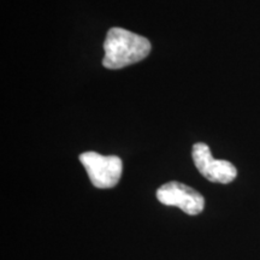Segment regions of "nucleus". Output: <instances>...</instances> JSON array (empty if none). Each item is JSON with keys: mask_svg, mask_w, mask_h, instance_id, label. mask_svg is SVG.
<instances>
[{"mask_svg": "<svg viewBox=\"0 0 260 260\" xmlns=\"http://www.w3.org/2000/svg\"><path fill=\"white\" fill-rule=\"evenodd\" d=\"M157 199L165 206H175L189 216L203 212L205 198L187 184L177 181L167 182L157 190Z\"/></svg>", "mask_w": 260, "mask_h": 260, "instance_id": "obj_3", "label": "nucleus"}, {"mask_svg": "<svg viewBox=\"0 0 260 260\" xmlns=\"http://www.w3.org/2000/svg\"><path fill=\"white\" fill-rule=\"evenodd\" d=\"M191 158L195 168L207 181L212 183L228 184L237 176V170L230 161L214 159L209 146L204 142H198L191 149Z\"/></svg>", "mask_w": 260, "mask_h": 260, "instance_id": "obj_4", "label": "nucleus"}, {"mask_svg": "<svg viewBox=\"0 0 260 260\" xmlns=\"http://www.w3.org/2000/svg\"><path fill=\"white\" fill-rule=\"evenodd\" d=\"M80 161L95 188L110 189L116 187L121 180L123 162L117 155H103L98 152L88 151L80 154Z\"/></svg>", "mask_w": 260, "mask_h": 260, "instance_id": "obj_2", "label": "nucleus"}, {"mask_svg": "<svg viewBox=\"0 0 260 260\" xmlns=\"http://www.w3.org/2000/svg\"><path fill=\"white\" fill-rule=\"evenodd\" d=\"M151 48V42L145 37L123 28L113 27L107 31L104 41L105 56L103 65L106 69H122L144 60Z\"/></svg>", "mask_w": 260, "mask_h": 260, "instance_id": "obj_1", "label": "nucleus"}]
</instances>
